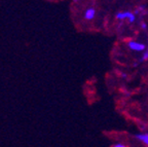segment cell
<instances>
[{"instance_id":"3957f363","label":"cell","mask_w":148,"mask_h":147,"mask_svg":"<svg viewBox=\"0 0 148 147\" xmlns=\"http://www.w3.org/2000/svg\"><path fill=\"white\" fill-rule=\"evenodd\" d=\"M96 16V9L92 8V7H88L84 12V14H83V18L86 19V21H92L94 20Z\"/></svg>"},{"instance_id":"277c9868","label":"cell","mask_w":148,"mask_h":147,"mask_svg":"<svg viewBox=\"0 0 148 147\" xmlns=\"http://www.w3.org/2000/svg\"><path fill=\"white\" fill-rule=\"evenodd\" d=\"M136 139L148 147V133H140L136 135Z\"/></svg>"},{"instance_id":"9c48e42d","label":"cell","mask_w":148,"mask_h":147,"mask_svg":"<svg viewBox=\"0 0 148 147\" xmlns=\"http://www.w3.org/2000/svg\"><path fill=\"white\" fill-rule=\"evenodd\" d=\"M79 1H80V0H73V2H75V3H76V2H79Z\"/></svg>"},{"instance_id":"6da1fadb","label":"cell","mask_w":148,"mask_h":147,"mask_svg":"<svg viewBox=\"0 0 148 147\" xmlns=\"http://www.w3.org/2000/svg\"><path fill=\"white\" fill-rule=\"evenodd\" d=\"M115 18H116V20H118V21H127L131 24L135 23L136 20H137V16L135 14V12H129V10L117 12L116 16H115Z\"/></svg>"},{"instance_id":"7a4b0ae2","label":"cell","mask_w":148,"mask_h":147,"mask_svg":"<svg viewBox=\"0 0 148 147\" xmlns=\"http://www.w3.org/2000/svg\"><path fill=\"white\" fill-rule=\"evenodd\" d=\"M127 47L133 52H145L146 51V45L140 41H136V40H130L127 41Z\"/></svg>"},{"instance_id":"52a82bcc","label":"cell","mask_w":148,"mask_h":147,"mask_svg":"<svg viewBox=\"0 0 148 147\" xmlns=\"http://www.w3.org/2000/svg\"><path fill=\"white\" fill-rule=\"evenodd\" d=\"M140 26H141L142 30H147V24H146L145 22L142 21L141 23H140Z\"/></svg>"},{"instance_id":"ba28073f","label":"cell","mask_w":148,"mask_h":147,"mask_svg":"<svg viewBox=\"0 0 148 147\" xmlns=\"http://www.w3.org/2000/svg\"><path fill=\"white\" fill-rule=\"evenodd\" d=\"M112 147H127V145L123 144V143H115Z\"/></svg>"},{"instance_id":"8992f818","label":"cell","mask_w":148,"mask_h":147,"mask_svg":"<svg viewBox=\"0 0 148 147\" xmlns=\"http://www.w3.org/2000/svg\"><path fill=\"white\" fill-rule=\"evenodd\" d=\"M147 60H148V49L144 52L143 56H142V58L140 59V61H141V62H144V61H147Z\"/></svg>"},{"instance_id":"5b68a950","label":"cell","mask_w":148,"mask_h":147,"mask_svg":"<svg viewBox=\"0 0 148 147\" xmlns=\"http://www.w3.org/2000/svg\"><path fill=\"white\" fill-rule=\"evenodd\" d=\"M135 14H136V16H145L146 14H147V9H146V7L145 6H143V5H142V6H139L138 8H136L135 9Z\"/></svg>"}]
</instances>
